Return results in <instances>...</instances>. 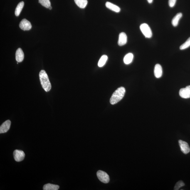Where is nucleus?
Wrapping results in <instances>:
<instances>
[{"instance_id": "nucleus-1", "label": "nucleus", "mask_w": 190, "mask_h": 190, "mask_svg": "<svg viewBox=\"0 0 190 190\" xmlns=\"http://www.w3.org/2000/svg\"><path fill=\"white\" fill-rule=\"evenodd\" d=\"M39 78L42 87L45 92H48L51 90L52 86L48 76L45 70H42L39 73Z\"/></svg>"}, {"instance_id": "nucleus-2", "label": "nucleus", "mask_w": 190, "mask_h": 190, "mask_svg": "<svg viewBox=\"0 0 190 190\" xmlns=\"http://www.w3.org/2000/svg\"><path fill=\"white\" fill-rule=\"evenodd\" d=\"M125 93V89L121 87L114 92L110 99V102L112 105L117 104L122 100Z\"/></svg>"}, {"instance_id": "nucleus-3", "label": "nucleus", "mask_w": 190, "mask_h": 190, "mask_svg": "<svg viewBox=\"0 0 190 190\" xmlns=\"http://www.w3.org/2000/svg\"><path fill=\"white\" fill-rule=\"evenodd\" d=\"M140 28L143 34L146 38H150L152 37V31L148 24L146 23H143L141 25Z\"/></svg>"}, {"instance_id": "nucleus-4", "label": "nucleus", "mask_w": 190, "mask_h": 190, "mask_svg": "<svg viewBox=\"0 0 190 190\" xmlns=\"http://www.w3.org/2000/svg\"><path fill=\"white\" fill-rule=\"evenodd\" d=\"M97 178L102 182L107 184L110 181V177L106 173L102 171H97Z\"/></svg>"}, {"instance_id": "nucleus-5", "label": "nucleus", "mask_w": 190, "mask_h": 190, "mask_svg": "<svg viewBox=\"0 0 190 190\" xmlns=\"http://www.w3.org/2000/svg\"><path fill=\"white\" fill-rule=\"evenodd\" d=\"M14 159L17 162H21L24 159L25 154L24 151L19 150H16L13 153Z\"/></svg>"}, {"instance_id": "nucleus-6", "label": "nucleus", "mask_w": 190, "mask_h": 190, "mask_svg": "<svg viewBox=\"0 0 190 190\" xmlns=\"http://www.w3.org/2000/svg\"><path fill=\"white\" fill-rule=\"evenodd\" d=\"M179 95L183 98H190V85L181 89L179 91Z\"/></svg>"}, {"instance_id": "nucleus-7", "label": "nucleus", "mask_w": 190, "mask_h": 190, "mask_svg": "<svg viewBox=\"0 0 190 190\" xmlns=\"http://www.w3.org/2000/svg\"><path fill=\"white\" fill-rule=\"evenodd\" d=\"M179 143L182 152L185 154L189 153L190 148L188 143L181 140H179Z\"/></svg>"}, {"instance_id": "nucleus-8", "label": "nucleus", "mask_w": 190, "mask_h": 190, "mask_svg": "<svg viewBox=\"0 0 190 190\" xmlns=\"http://www.w3.org/2000/svg\"><path fill=\"white\" fill-rule=\"evenodd\" d=\"M19 26L21 29L26 31L31 29V25L29 21L26 19H23L20 23Z\"/></svg>"}, {"instance_id": "nucleus-9", "label": "nucleus", "mask_w": 190, "mask_h": 190, "mask_svg": "<svg viewBox=\"0 0 190 190\" xmlns=\"http://www.w3.org/2000/svg\"><path fill=\"white\" fill-rule=\"evenodd\" d=\"M11 122L9 120H7L0 127V133H4L7 132L10 127Z\"/></svg>"}, {"instance_id": "nucleus-10", "label": "nucleus", "mask_w": 190, "mask_h": 190, "mask_svg": "<svg viewBox=\"0 0 190 190\" xmlns=\"http://www.w3.org/2000/svg\"><path fill=\"white\" fill-rule=\"evenodd\" d=\"M127 42V36L125 33L122 32L119 34L118 45L122 46L125 45Z\"/></svg>"}, {"instance_id": "nucleus-11", "label": "nucleus", "mask_w": 190, "mask_h": 190, "mask_svg": "<svg viewBox=\"0 0 190 190\" xmlns=\"http://www.w3.org/2000/svg\"><path fill=\"white\" fill-rule=\"evenodd\" d=\"M24 58V54L21 48H18L16 53V59L18 63H21Z\"/></svg>"}, {"instance_id": "nucleus-12", "label": "nucleus", "mask_w": 190, "mask_h": 190, "mask_svg": "<svg viewBox=\"0 0 190 190\" xmlns=\"http://www.w3.org/2000/svg\"><path fill=\"white\" fill-rule=\"evenodd\" d=\"M154 75L156 78H159L162 77V68L161 65L157 64L154 68Z\"/></svg>"}, {"instance_id": "nucleus-13", "label": "nucleus", "mask_w": 190, "mask_h": 190, "mask_svg": "<svg viewBox=\"0 0 190 190\" xmlns=\"http://www.w3.org/2000/svg\"><path fill=\"white\" fill-rule=\"evenodd\" d=\"M105 5L106 7L109 9L116 13H119L120 11V9L119 7L112 3L107 2L106 3Z\"/></svg>"}, {"instance_id": "nucleus-14", "label": "nucleus", "mask_w": 190, "mask_h": 190, "mask_svg": "<svg viewBox=\"0 0 190 190\" xmlns=\"http://www.w3.org/2000/svg\"><path fill=\"white\" fill-rule=\"evenodd\" d=\"M60 187L58 185L50 184H45L43 187L44 190H58Z\"/></svg>"}, {"instance_id": "nucleus-15", "label": "nucleus", "mask_w": 190, "mask_h": 190, "mask_svg": "<svg viewBox=\"0 0 190 190\" xmlns=\"http://www.w3.org/2000/svg\"><path fill=\"white\" fill-rule=\"evenodd\" d=\"M182 14L181 13H179L176 15L172 20V24L174 27L177 26L180 19L182 17Z\"/></svg>"}, {"instance_id": "nucleus-16", "label": "nucleus", "mask_w": 190, "mask_h": 190, "mask_svg": "<svg viewBox=\"0 0 190 190\" xmlns=\"http://www.w3.org/2000/svg\"><path fill=\"white\" fill-rule=\"evenodd\" d=\"M134 58V55L132 53H129L125 55L124 58V63L128 65L132 63Z\"/></svg>"}, {"instance_id": "nucleus-17", "label": "nucleus", "mask_w": 190, "mask_h": 190, "mask_svg": "<svg viewBox=\"0 0 190 190\" xmlns=\"http://www.w3.org/2000/svg\"><path fill=\"white\" fill-rule=\"evenodd\" d=\"M74 1L77 6L82 9L85 8L88 3L87 0H74Z\"/></svg>"}, {"instance_id": "nucleus-18", "label": "nucleus", "mask_w": 190, "mask_h": 190, "mask_svg": "<svg viewBox=\"0 0 190 190\" xmlns=\"http://www.w3.org/2000/svg\"><path fill=\"white\" fill-rule=\"evenodd\" d=\"M24 6V2L22 1L20 2L17 6L15 11V15L16 16H19L20 13L22 10L23 6Z\"/></svg>"}, {"instance_id": "nucleus-19", "label": "nucleus", "mask_w": 190, "mask_h": 190, "mask_svg": "<svg viewBox=\"0 0 190 190\" xmlns=\"http://www.w3.org/2000/svg\"><path fill=\"white\" fill-rule=\"evenodd\" d=\"M107 59H108V57L107 55H102L99 60L98 63V66L100 67H103L105 65Z\"/></svg>"}, {"instance_id": "nucleus-20", "label": "nucleus", "mask_w": 190, "mask_h": 190, "mask_svg": "<svg viewBox=\"0 0 190 190\" xmlns=\"http://www.w3.org/2000/svg\"><path fill=\"white\" fill-rule=\"evenodd\" d=\"M39 3L45 7L48 8L51 6L50 0H38Z\"/></svg>"}, {"instance_id": "nucleus-21", "label": "nucleus", "mask_w": 190, "mask_h": 190, "mask_svg": "<svg viewBox=\"0 0 190 190\" xmlns=\"http://www.w3.org/2000/svg\"><path fill=\"white\" fill-rule=\"evenodd\" d=\"M190 46V37L185 42L181 45L180 49L181 50H184Z\"/></svg>"}, {"instance_id": "nucleus-22", "label": "nucleus", "mask_w": 190, "mask_h": 190, "mask_svg": "<svg viewBox=\"0 0 190 190\" xmlns=\"http://www.w3.org/2000/svg\"><path fill=\"white\" fill-rule=\"evenodd\" d=\"M184 185L185 184L183 181H179L176 183L174 189L175 190H179L180 188L184 186Z\"/></svg>"}, {"instance_id": "nucleus-23", "label": "nucleus", "mask_w": 190, "mask_h": 190, "mask_svg": "<svg viewBox=\"0 0 190 190\" xmlns=\"http://www.w3.org/2000/svg\"><path fill=\"white\" fill-rule=\"evenodd\" d=\"M176 0H169V6L171 8H173L176 4Z\"/></svg>"}, {"instance_id": "nucleus-24", "label": "nucleus", "mask_w": 190, "mask_h": 190, "mask_svg": "<svg viewBox=\"0 0 190 190\" xmlns=\"http://www.w3.org/2000/svg\"><path fill=\"white\" fill-rule=\"evenodd\" d=\"M148 2L149 3H152L153 0H147Z\"/></svg>"}, {"instance_id": "nucleus-25", "label": "nucleus", "mask_w": 190, "mask_h": 190, "mask_svg": "<svg viewBox=\"0 0 190 190\" xmlns=\"http://www.w3.org/2000/svg\"><path fill=\"white\" fill-rule=\"evenodd\" d=\"M52 7L50 6L49 8H48V9H49V10H51L52 9Z\"/></svg>"}]
</instances>
